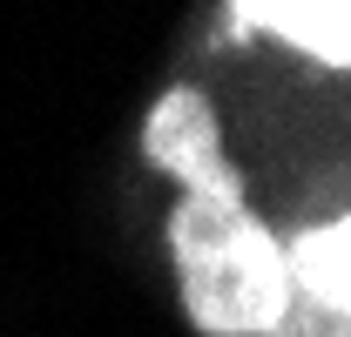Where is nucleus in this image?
Here are the masks:
<instances>
[{
    "label": "nucleus",
    "instance_id": "nucleus-5",
    "mask_svg": "<svg viewBox=\"0 0 351 337\" xmlns=\"http://www.w3.org/2000/svg\"><path fill=\"white\" fill-rule=\"evenodd\" d=\"M270 337H351V324H338V317H324V310H311V303H298V297H291L284 324H277Z\"/></svg>",
    "mask_w": 351,
    "mask_h": 337
},
{
    "label": "nucleus",
    "instance_id": "nucleus-2",
    "mask_svg": "<svg viewBox=\"0 0 351 337\" xmlns=\"http://www.w3.org/2000/svg\"><path fill=\"white\" fill-rule=\"evenodd\" d=\"M142 155H149V168H162L169 182H182L189 203H230V210H243V196H250L243 168L230 162V149H223L217 101L203 88H189V82L162 88L149 101V115H142Z\"/></svg>",
    "mask_w": 351,
    "mask_h": 337
},
{
    "label": "nucleus",
    "instance_id": "nucleus-1",
    "mask_svg": "<svg viewBox=\"0 0 351 337\" xmlns=\"http://www.w3.org/2000/svg\"><path fill=\"white\" fill-rule=\"evenodd\" d=\"M169 263L182 284V310L203 337H270L291 310V263L270 223L230 203H176L169 210Z\"/></svg>",
    "mask_w": 351,
    "mask_h": 337
},
{
    "label": "nucleus",
    "instance_id": "nucleus-4",
    "mask_svg": "<svg viewBox=\"0 0 351 337\" xmlns=\"http://www.w3.org/2000/svg\"><path fill=\"white\" fill-rule=\"evenodd\" d=\"M284 263H291V290L298 303L324 310L351 324V210L331 216V223H311L284 243Z\"/></svg>",
    "mask_w": 351,
    "mask_h": 337
},
{
    "label": "nucleus",
    "instance_id": "nucleus-3",
    "mask_svg": "<svg viewBox=\"0 0 351 337\" xmlns=\"http://www.w3.org/2000/svg\"><path fill=\"white\" fill-rule=\"evenodd\" d=\"M230 21L237 34H270L317 68H351V0H243Z\"/></svg>",
    "mask_w": 351,
    "mask_h": 337
}]
</instances>
